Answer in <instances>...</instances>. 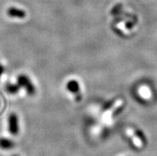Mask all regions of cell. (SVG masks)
Instances as JSON below:
<instances>
[{
    "mask_svg": "<svg viewBox=\"0 0 157 156\" xmlns=\"http://www.w3.org/2000/svg\"><path fill=\"white\" fill-rule=\"evenodd\" d=\"M17 84L21 88H24L26 89L28 95L34 96L35 93V88L32 84L31 81L29 79V77L25 75H19L17 79Z\"/></svg>",
    "mask_w": 157,
    "mask_h": 156,
    "instance_id": "cell-1",
    "label": "cell"
},
{
    "mask_svg": "<svg viewBox=\"0 0 157 156\" xmlns=\"http://www.w3.org/2000/svg\"><path fill=\"white\" fill-rule=\"evenodd\" d=\"M8 127H9V131L11 135H17L19 131V127H18V116L14 113H12L9 116L8 119Z\"/></svg>",
    "mask_w": 157,
    "mask_h": 156,
    "instance_id": "cell-2",
    "label": "cell"
},
{
    "mask_svg": "<svg viewBox=\"0 0 157 156\" xmlns=\"http://www.w3.org/2000/svg\"><path fill=\"white\" fill-rule=\"evenodd\" d=\"M7 14L12 18H24L26 16V12L18 8L10 7L7 10Z\"/></svg>",
    "mask_w": 157,
    "mask_h": 156,
    "instance_id": "cell-3",
    "label": "cell"
},
{
    "mask_svg": "<svg viewBox=\"0 0 157 156\" xmlns=\"http://www.w3.org/2000/svg\"><path fill=\"white\" fill-rule=\"evenodd\" d=\"M66 89L72 93H74L75 95L79 94V90H80V86L79 84L77 81L75 80H71L66 84Z\"/></svg>",
    "mask_w": 157,
    "mask_h": 156,
    "instance_id": "cell-4",
    "label": "cell"
},
{
    "mask_svg": "<svg viewBox=\"0 0 157 156\" xmlns=\"http://www.w3.org/2000/svg\"><path fill=\"white\" fill-rule=\"evenodd\" d=\"M14 146V143L13 141L5 138H0V148L2 149H10Z\"/></svg>",
    "mask_w": 157,
    "mask_h": 156,
    "instance_id": "cell-5",
    "label": "cell"
},
{
    "mask_svg": "<svg viewBox=\"0 0 157 156\" xmlns=\"http://www.w3.org/2000/svg\"><path fill=\"white\" fill-rule=\"evenodd\" d=\"M20 88L21 87H20L18 84L17 85H10V84H8L6 86V91L10 93V94H16V93L19 91Z\"/></svg>",
    "mask_w": 157,
    "mask_h": 156,
    "instance_id": "cell-6",
    "label": "cell"
},
{
    "mask_svg": "<svg viewBox=\"0 0 157 156\" xmlns=\"http://www.w3.org/2000/svg\"><path fill=\"white\" fill-rule=\"evenodd\" d=\"M134 133H135L136 136L137 137L138 139H139V140L142 143H147V139H146V136L144 135V134L141 131L139 130V129H136V130H135Z\"/></svg>",
    "mask_w": 157,
    "mask_h": 156,
    "instance_id": "cell-7",
    "label": "cell"
},
{
    "mask_svg": "<svg viewBox=\"0 0 157 156\" xmlns=\"http://www.w3.org/2000/svg\"><path fill=\"white\" fill-rule=\"evenodd\" d=\"M121 10H122V5L120 3L113 8V10H112L111 11V14H115L116 15V14H120V13H121Z\"/></svg>",
    "mask_w": 157,
    "mask_h": 156,
    "instance_id": "cell-8",
    "label": "cell"
},
{
    "mask_svg": "<svg viewBox=\"0 0 157 156\" xmlns=\"http://www.w3.org/2000/svg\"><path fill=\"white\" fill-rule=\"evenodd\" d=\"M134 23L132 22H127L125 24V26L128 28V29H131V28L133 27Z\"/></svg>",
    "mask_w": 157,
    "mask_h": 156,
    "instance_id": "cell-9",
    "label": "cell"
},
{
    "mask_svg": "<svg viewBox=\"0 0 157 156\" xmlns=\"http://www.w3.org/2000/svg\"><path fill=\"white\" fill-rule=\"evenodd\" d=\"M3 71H4L3 66L0 65V78H1V77H2V73H3Z\"/></svg>",
    "mask_w": 157,
    "mask_h": 156,
    "instance_id": "cell-10",
    "label": "cell"
},
{
    "mask_svg": "<svg viewBox=\"0 0 157 156\" xmlns=\"http://www.w3.org/2000/svg\"><path fill=\"white\" fill-rule=\"evenodd\" d=\"M13 156H17V155H13Z\"/></svg>",
    "mask_w": 157,
    "mask_h": 156,
    "instance_id": "cell-11",
    "label": "cell"
}]
</instances>
